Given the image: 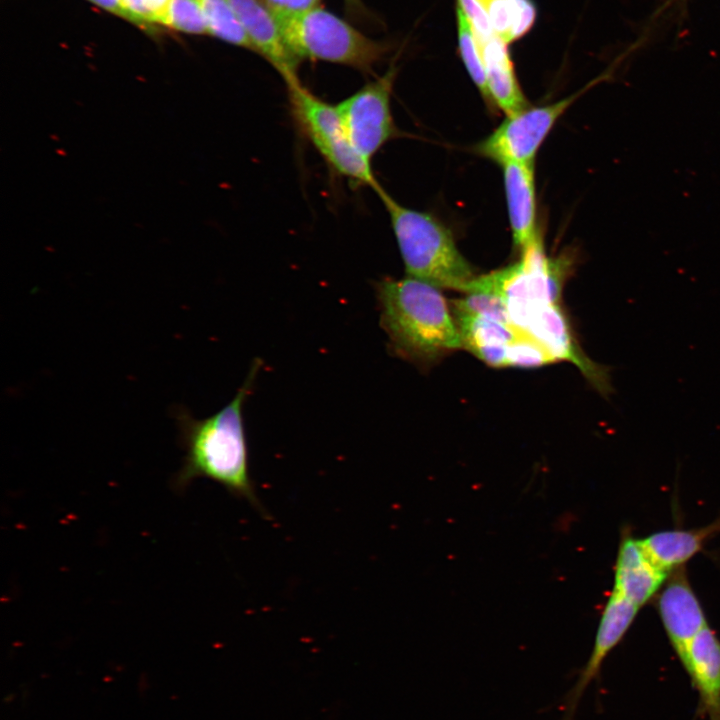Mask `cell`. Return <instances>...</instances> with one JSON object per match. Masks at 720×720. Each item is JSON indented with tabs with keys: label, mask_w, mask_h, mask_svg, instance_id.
Here are the masks:
<instances>
[{
	"label": "cell",
	"mask_w": 720,
	"mask_h": 720,
	"mask_svg": "<svg viewBox=\"0 0 720 720\" xmlns=\"http://www.w3.org/2000/svg\"><path fill=\"white\" fill-rule=\"evenodd\" d=\"M262 361H253L249 373L233 399L217 413L195 418L183 406L174 410L179 440L185 455L172 480L173 488L183 491L194 480L208 478L222 485L233 496L248 501L267 516L258 498L249 470V453L244 426V405L253 390Z\"/></svg>",
	"instance_id": "obj_1"
},
{
	"label": "cell",
	"mask_w": 720,
	"mask_h": 720,
	"mask_svg": "<svg viewBox=\"0 0 720 720\" xmlns=\"http://www.w3.org/2000/svg\"><path fill=\"white\" fill-rule=\"evenodd\" d=\"M380 325L390 352L427 368L448 352L463 348L455 319L438 287L407 276L375 283Z\"/></svg>",
	"instance_id": "obj_2"
},
{
	"label": "cell",
	"mask_w": 720,
	"mask_h": 720,
	"mask_svg": "<svg viewBox=\"0 0 720 720\" xmlns=\"http://www.w3.org/2000/svg\"><path fill=\"white\" fill-rule=\"evenodd\" d=\"M376 193L389 215L407 276L465 293L476 275L449 228L430 213L398 203L382 186Z\"/></svg>",
	"instance_id": "obj_3"
},
{
	"label": "cell",
	"mask_w": 720,
	"mask_h": 720,
	"mask_svg": "<svg viewBox=\"0 0 720 720\" xmlns=\"http://www.w3.org/2000/svg\"><path fill=\"white\" fill-rule=\"evenodd\" d=\"M276 17L287 45L300 60H321L368 73L388 51L384 43L319 7Z\"/></svg>",
	"instance_id": "obj_4"
},
{
	"label": "cell",
	"mask_w": 720,
	"mask_h": 720,
	"mask_svg": "<svg viewBox=\"0 0 720 720\" xmlns=\"http://www.w3.org/2000/svg\"><path fill=\"white\" fill-rule=\"evenodd\" d=\"M293 119L303 136L310 141L328 167L352 186L381 187L371 162L353 146L336 105H332L296 83L287 86Z\"/></svg>",
	"instance_id": "obj_5"
},
{
	"label": "cell",
	"mask_w": 720,
	"mask_h": 720,
	"mask_svg": "<svg viewBox=\"0 0 720 720\" xmlns=\"http://www.w3.org/2000/svg\"><path fill=\"white\" fill-rule=\"evenodd\" d=\"M396 75L397 68L391 65L385 74L336 104L353 146L369 162L399 134L391 110Z\"/></svg>",
	"instance_id": "obj_6"
},
{
	"label": "cell",
	"mask_w": 720,
	"mask_h": 720,
	"mask_svg": "<svg viewBox=\"0 0 720 720\" xmlns=\"http://www.w3.org/2000/svg\"><path fill=\"white\" fill-rule=\"evenodd\" d=\"M575 95L551 104L526 107L511 115L476 145V152L496 163H535V156Z\"/></svg>",
	"instance_id": "obj_7"
},
{
	"label": "cell",
	"mask_w": 720,
	"mask_h": 720,
	"mask_svg": "<svg viewBox=\"0 0 720 720\" xmlns=\"http://www.w3.org/2000/svg\"><path fill=\"white\" fill-rule=\"evenodd\" d=\"M656 609L669 642L681 661L693 638L708 626L685 566L668 575L657 594Z\"/></svg>",
	"instance_id": "obj_8"
},
{
	"label": "cell",
	"mask_w": 720,
	"mask_h": 720,
	"mask_svg": "<svg viewBox=\"0 0 720 720\" xmlns=\"http://www.w3.org/2000/svg\"><path fill=\"white\" fill-rule=\"evenodd\" d=\"M236 12L253 51L282 76L286 86L299 83L300 59L287 45L276 15L262 0H228Z\"/></svg>",
	"instance_id": "obj_9"
},
{
	"label": "cell",
	"mask_w": 720,
	"mask_h": 720,
	"mask_svg": "<svg viewBox=\"0 0 720 720\" xmlns=\"http://www.w3.org/2000/svg\"><path fill=\"white\" fill-rule=\"evenodd\" d=\"M639 610V606L611 591L601 613L591 655L566 696L562 720H573L583 693L599 674L605 658L623 639Z\"/></svg>",
	"instance_id": "obj_10"
},
{
	"label": "cell",
	"mask_w": 720,
	"mask_h": 720,
	"mask_svg": "<svg viewBox=\"0 0 720 720\" xmlns=\"http://www.w3.org/2000/svg\"><path fill=\"white\" fill-rule=\"evenodd\" d=\"M668 575L651 560L639 539L624 529L616 556L612 591L641 608L656 597Z\"/></svg>",
	"instance_id": "obj_11"
},
{
	"label": "cell",
	"mask_w": 720,
	"mask_h": 720,
	"mask_svg": "<svg viewBox=\"0 0 720 720\" xmlns=\"http://www.w3.org/2000/svg\"><path fill=\"white\" fill-rule=\"evenodd\" d=\"M680 662L698 692L702 715L720 720V639L709 625L693 638Z\"/></svg>",
	"instance_id": "obj_12"
},
{
	"label": "cell",
	"mask_w": 720,
	"mask_h": 720,
	"mask_svg": "<svg viewBox=\"0 0 720 720\" xmlns=\"http://www.w3.org/2000/svg\"><path fill=\"white\" fill-rule=\"evenodd\" d=\"M514 244L521 250L540 233L536 223L535 163L501 165Z\"/></svg>",
	"instance_id": "obj_13"
},
{
	"label": "cell",
	"mask_w": 720,
	"mask_h": 720,
	"mask_svg": "<svg viewBox=\"0 0 720 720\" xmlns=\"http://www.w3.org/2000/svg\"><path fill=\"white\" fill-rule=\"evenodd\" d=\"M720 533V517L713 522L691 529H668L639 539L651 560L670 574L699 553L706 542Z\"/></svg>",
	"instance_id": "obj_14"
},
{
	"label": "cell",
	"mask_w": 720,
	"mask_h": 720,
	"mask_svg": "<svg viewBox=\"0 0 720 720\" xmlns=\"http://www.w3.org/2000/svg\"><path fill=\"white\" fill-rule=\"evenodd\" d=\"M478 44V43H477ZM482 57L488 94L506 115L514 114L528 107L527 99L520 87L508 44L495 36L478 44Z\"/></svg>",
	"instance_id": "obj_15"
},
{
	"label": "cell",
	"mask_w": 720,
	"mask_h": 720,
	"mask_svg": "<svg viewBox=\"0 0 720 720\" xmlns=\"http://www.w3.org/2000/svg\"><path fill=\"white\" fill-rule=\"evenodd\" d=\"M463 348L492 367H507V349L518 330L507 324L481 315L454 311Z\"/></svg>",
	"instance_id": "obj_16"
},
{
	"label": "cell",
	"mask_w": 720,
	"mask_h": 720,
	"mask_svg": "<svg viewBox=\"0 0 720 720\" xmlns=\"http://www.w3.org/2000/svg\"><path fill=\"white\" fill-rule=\"evenodd\" d=\"M487 14L489 22L504 42L510 44L533 27L537 10L533 0H474Z\"/></svg>",
	"instance_id": "obj_17"
},
{
	"label": "cell",
	"mask_w": 720,
	"mask_h": 720,
	"mask_svg": "<svg viewBox=\"0 0 720 720\" xmlns=\"http://www.w3.org/2000/svg\"><path fill=\"white\" fill-rule=\"evenodd\" d=\"M208 33L253 51L245 30L228 0H201Z\"/></svg>",
	"instance_id": "obj_18"
},
{
	"label": "cell",
	"mask_w": 720,
	"mask_h": 720,
	"mask_svg": "<svg viewBox=\"0 0 720 720\" xmlns=\"http://www.w3.org/2000/svg\"><path fill=\"white\" fill-rule=\"evenodd\" d=\"M458 49L465 68L483 98L490 101L488 94L485 69L478 44L471 24L462 11L456 5Z\"/></svg>",
	"instance_id": "obj_19"
},
{
	"label": "cell",
	"mask_w": 720,
	"mask_h": 720,
	"mask_svg": "<svg viewBox=\"0 0 720 720\" xmlns=\"http://www.w3.org/2000/svg\"><path fill=\"white\" fill-rule=\"evenodd\" d=\"M165 26L189 34H207L201 0H171Z\"/></svg>",
	"instance_id": "obj_20"
},
{
	"label": "cell",
	"mask_w": 720,
	"mask_h": 720,
	"mask_svg": "<svg viewBox=\"0 0 720 720\" xmlns=\"http://www.w3.org/2000/svg\"><path fill=\"white\" fill-rule=\"evenodd\" d=\"M553 361L555 359L544 346L519 330L507 349V366L532 368Z\"/></svg>",
	"instance_id": "obj_21"
},
{
	"label": "cell",
	"mask_w": 720,
	"mask_h": 720,
	"mask_svg": "<svg viewBox=\"0 0 720 720\" xmlns=\"http://www.w3.org/2000/svg\"><path fill=\"white\" fill-rule=\"evenodd\" d=\"M454 303V311H461L492 318L511 324L504 299L493 292L472 291Z\"/></svg>",
	"instance_id": "obj_22"
},
{
	"label": "cell",
	"mask_w": 720,
	"mask_h": 720,
	"mask_svg": "<svg viewBox=\"0 0 720 720\" xmlns=\"http://www.w3.org/2000/svg\"><path fill=\"white\" fill-rule=\"evenodd\" d=\"M171 0H122L129 22L141 28L166 24Z\"/></svg>",
	"instance_id": "obj_23"
},
{
	"label": "cell",
	"mask_w": 720,
	"mask_h": 720,
	"mask_svg": "<svg viewBox=\"0 0 720 720\" xmlns=\"http://www.w3.org/2000/svg\"><path fill=\"white\" fill-rule=\"evenodd\" d=\"M276 16L298 14L318 7L320 0H263Z\"/></svg>",
	"instance_id": "obj_24"
},
{
	"label": "cell",
	"mask_w": 720,
	"mask_h": 720,
	"mask_svg": "<svg viewBox=\"0 0 720 720\" xmlns=\"http://www.w3.org/2000/svg\"><path fill=\"white\" fill-rule=\"evenodd\" d=\"M103 10L129 21V17L123 7L122 0H88Z\"/></svg>",
	"instance_id": "obj_25"
},
{
	"label": "cell",
	"mask_w": 720,
	"mask_h": 720,
	"mask_svg": "<svg viewBox=\"0 0 720 720\" xmlns=\"http://www.w3.org/2000/svg\"><path fill=\"white\" fill-rule=\"evenodd\" d=\"M346 3L349 4L352 7H358L359 6V0H346Z\"/></svg>",
	"instance_id": "obj_26"
}]
</instances>
